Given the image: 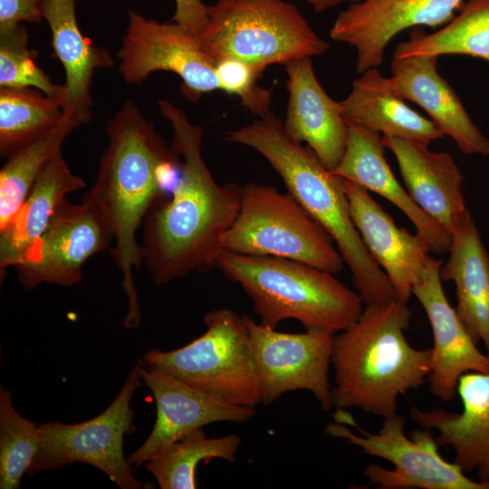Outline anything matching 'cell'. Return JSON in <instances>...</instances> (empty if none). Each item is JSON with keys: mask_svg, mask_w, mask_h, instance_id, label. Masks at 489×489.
Returning <instances> with one entry per match:
<instances>
[{"mask_svg": "<svg viewBox=\"0 0 489 489\" xmlns=\"http://www.w3.org/2000/svg\"><path fill=\"white\" fill-rule=\"evenodd\" d=\"M158 108L171 124V146L182 158L171 197L158 201L142 224L143 262L155 284L162 285L216 267L223 237L238 215L243 186L218 184L202 156L203 129L168 100H160Z\"/></svg>", "mask_w": 489, "mask_h": 489, "instance_id": "cell-1", "label": "cell"}, {"mask_svg": "<svg viewBox=\"0 0 489 489\" xmlns=\"http://www.w3.org/2000/svg\"><path fill=\"white\" fill-rule=\"evenodd\" d=\"M108 146L98 175L86 197L106 213L113 236L114 261L122 273L128 305L123 325L136 329L141 322L133 271L143 262L137 234L150 208L169 186H175L181 168L178 152L168 148L137 104L128 100L105 127Z\"/></svg>", "mask_w": 489, "mask_h": 489, "instance_id": "cell-2", "label": "cell"}, {"mask_svg": "<svg viewBox=\"0 0 489 489\" xmlns=\"http://www.w3.org/2000/svg\"><path fill=\"white\" fill-rule=\"evenodd\" d=\"M225 139L254 149L278 173L288 193L333 240L364 305L397 300L391 282L354 225L343 178L326 168L309 147L292 140L283 121L268 112L227 131Z\"/></svg>", "mask_w": 489, "mask_h": 489, "instance_id": "cell-3", "label": "cell"}, {"mask_svg": "<svg viewBox=\"0 0 489 489\" xmlns=\"http://www.w3.org/2000/svg\"><path fill=\"white\" fill-rule=\"evenodd\" d=\"M412 312L394 300L364 305L358 319L336 333L332 404L383 418L397 413L398 398L417 388L431 371L432 349L412 347L405 331Z\"/></svg>", "mask_w": 489, "mask_h": 489, "instance_id": "cell-4", "label": "cell"}, {"mask_svg": "<svg viewBox=\"0 0 489 489\" xmlns=\"http://www.w3.org/2000/svg\"><path fill=\"white\" fill-rule=\"evenodd\" d=\"M216 267L249 296L260 323L298 321L305 330L340 332L360 315V295L331 273L287 258L223 250Z\"/></svg>", "mask_w": 489, "mask_h": 489, "instance_id": "cell-5", "label": "cell"}, {"mask_svg": "<svg viewBox=\"0 0 489 489\" xmlns=\"http://www.w3.org/2000/svg\"><path fill=\"white\" fill-rule=\"evenodd\" d=\"M207 16L198 39L215 62L234 58L262 73L271 64L285 65L329 49L297 6L284 0H217Z\"/></svg>", "mask_w": 489, "mask_h": 489, "instance_id": "cell-6", "label": "cell"}, {"mask_svg": "<svg viewBox=\"0 0 489 489\" xmlns=\"http://www.w3.org/2000/svg\"><path fill=\"white\" fill-rule=\"evenodd\" d=\"M222 248L296 260L333 274L344 266L331 236L289 193L259 183L243 186L240 209Z\"/></svg>", "mask_w": 489, "mask_h": 489, "instance_id": "cell-7", "label": "cell"}, {"mask_svg": "<svg viewBox=\"0 0 489 489\" xmlns=\"http://www.w3.org/2000/svg\"><path fill=\"white\" fill-rule=\"evenodd\" d=\"M206 331L172 350H149L142 360L190 385L239 406L261 404L246 327L237 312L216 309L204 316Z\"/></svg>", "mask_w": 489, "mask_h": 489, "instance_id": "cell-8", "label": "cell"}, {"mask_svg": "<svg viewBox=\"0 0 489 489\" xmlns=\"http://www.w3.org/2000/svg\"><path fill=\"white\" fill-rule=\"evenodd\" d=\"M332 417L334 422L325 427L329 436L393 465L392 469L366 465L363 475L379 489H489V484L468 478L439 455L431 430L416 429L406 436V421L398 413L385 417L377 433L362 429L346 409L336 408Z\"/></svg>", "mask_w": 489, "mask_h": 489, "instance_id": "cell-9", "label": "cell"}, {"mask_svg": "<svg viewBox=\"0 0 489 489\" xmlns=\"http://www.w3.org/2000/svg\"><path fill=\"white\" fill-rule=\"evenodd\" d=\"M142 384L136 363L113 401L95 417L76 424L40 425V446L27 475L83 463L104 473L121 489L151 487L133 475L123 452L124 436L135 430L130 401Z\"/></svg>", "mask_w": 489, "mask_h": 489, "instance_id": "cell-10", "label": "cell"}, {"mask_svg": "<svg viewBox=\"0 0 489 489\" xmlns=\"http://www.w3.org/2000/svg\"><path fill=\"white\" fill-rule=\"evenodd\" d=\"M258 383L261 404L270 405L286 392L303 389L321 407H333L329 369L336 332L306 330L278 331L243 316Z\"/></svg>", "mask_w": 489, "mask_h": 489, "instance_id": "cell-11", "label": "cell"}, {"mask_svg": "<svg viewBox=\"0 0 489 489\" xmlns=\"http://www.w3.org/2000/svg\"><path fill=\"white\" fill-rule=\"evenodd\" d=\"M112 240L108 216L99 204L85 197L76 205L65 198L14 268L26 290L40 283L69 287L82 280L85 263Z\"/></svg>", "mask_w": 489, "mask_h": 489, "instance_id": "cell-12", "label": "cell"}, {"mask_svg": "<svg viewBox=\"0 0 489 489\" xmlns=\"http://www.w3.org/2000/svg\"><path fill=\"white\" fill-rule=\"evenodd\" d=\"M117 57L119 71L129 84L164 71L181 78V92L190 101L220 90L216 62L203 51L198 35L173 22L158 23L129 11Z\"/></svg>", "mask_w": 489, "mask_h": 489, "instance_id": "cell-13", "label": "cell"}, {"mask_svg": "<svg viewBox=\"0 0 489 489\" xmlns=\"http://www.w3.org/2000/svg\"><path fill=\"white\" fill-rule=\"evenodd\" d=\"M138 363L142 382L156 401L157 417L144 443L127 456L131 467H139L184 436L206 425L243 423L256 414L255 408L235 405L143 360Z\"/></svg>", "mask_w": 489, "mask_h": 489, "instance_id": "cell-14", "label": "cell"}, {"mask_svg": "<svg viewBox=\"0 0 489 489\" xmlns=\"http://www.w3.org/2000/svg\"><path fill=\"white\" fill-rule=\"evenodd\" d=\"M465 0H363L341 11L331 37L357 52L359 73L383 62L388 43L401 31L447 24Z\"/></svg>", "mask_w": 489, "mask_h": 489, "instance_id": "cell-15", "label": "cell"}, {"mask_svg": "<svg viewBox=\"0 0 489 489\" xmlns=\"http://www.w3.org/2000/svg\"><path fill=\"white\" fill-rule=\"evenodd\" d=\"M442 264L441 260L429 257L413 295L422 305L433 334L430 391L448 402L457 394L458 380L463 374L489 373V356L478 350L456 310L446 299L440 278Z\"/></svg>", "mask_w": 489, "mask_h": 489, "instance_id": "cell-16", "label": "cell"}, {"mask_svg": "<svg viewBox=\"0 0 489 489\" xmlns=\"http://www.w3.org/2000/svg\"><path fill=\"white\" fill-rule=\"evenodd\" d=\"M434 55L396 57L390 64L392 76L379 72V85L388 92L417 103L430 116L443 135L469 155H489V138L473 122L457 94L438 73Z\"/></svg>", "mask_w": 489, "mask_h": 489, "instance_id": "cell-17", "label": "cell"}, {"mask_svg": "<svg viewBox=\"0 0 489 489\" xmlns=\"http://www.w3.org/2000/svg\"><path fill=\"white\" fill-rule=\"evenodd\" d=\"M343 186L367 249L391 282L397 300L408 302L427 269L429 244L419 234L398 227L369 190L345 178Z\"/></svg>", "mask_w": 489, "mask_h": 489, "instance_id": "cell-18", "label": "cell"}, {"mask_svg": "<svg viewBox=\"0 0 489 489\" xmlns=\"http://www.w3.org/2000/svg\"><path fill=\"white\" fill-rule=\"evenodd\" d=\"M285 71L289 98L283 129L292 140L305 142L332 171L344 155L348 139L341 103L331 99L320 84L312 58L291 61Z\"/></svg>", "mask_w": 489, "mask_h": 489, "instance_id": "cell-19", "label": "cell"}, {"mask_svg": "<svg viewBox=\"0 0 489 489\" xmlns=\"http://www.w3.org/2000/svg\"><path fill=\"white\" fill-rule=\"evenodd\" d=\"M457 394L463 406L459 413L413 407L410 417L420 428L436 431L437 445L454 450V463L465 474L475 473L489 484V373L463 374Z\"/></svg>", "mask_w": 489, "mask_h": 489, "instance_id": "cell-20", "label": "cell"}, {"mask_svg": "<svg viewBox=\"0 0 489 489\" xmlns=\"http://www.w3.org/2000/svg\"><path fill=\"white\" fill-rule=\"evenodd\" d=\"M382 141L395 156L411 198L452 235L470 211L462 190L464 177L451 154L408 139L383 136Z\"/></svg>", "mask_w": 489, "mask_h": 489, "instance_id": "cell-21", "label": "cell"}, {"mask_svg": "<svg viewBox=\"0 0 489 489\" xmlns=\"http://www.w3.org/2000/svg\"><path fill=\"white\" fill-rule=\"evenodd\" d=\"M385 149L380 133L348 124L344 155L331 172L391 202L412 222L432 252L448 253L451 233L424 212L398 183L386 160Z\"/></svg>", "mask_w": 489, "mask_h": 489, "instance_id": "cell-22", "label": "cell"}, {"mask_svg": "<svg viewBox=\"0 0 489 489\" xmlns=\"http://www.w3.org/2000/svg\"><path fill=\"white\" fill-rule=\"evenodd\" d=\"M77 0H42L41 8L52 34L55 57L65 72L63 115L79 125L91 120V83L98 69H110L109 50L85 38L76 17Z\"/></svg>", "mask_w": 489, "mask_h": 489, "instance_id": "cell-23", "label": "cell"}, {"mask_svg": "<svg viewBox=\"0 0 489 489\" xmlns=\"http://www.w3.org/2000/svg\"><path fill=\"white\" fill-rule=\"evenodd\" d=\"M448 254L440 278L455 284V310L473 340L483 341L489 356V254L470 212L452 233Z\"/></svg>", "mask_w": 489, "mask_h": 489, "instance_id": "cell-24", "label": "cell"}, {"mask_svg": "<svg viewBox=\"0 0 489 489\" xmlns=\"http://www.w3.org/2000/svg\"><path fill=\"white\" fill-rule=\"evenodd\" d=\"M60 150L39 175L11 221L0 230L1 278L14 267L42 235L66 196L83 188Z\"/></svg>", "mask_w": 489, "mask_h": 489, "instance_id": "cell-25", "label": "cell"}, {"mask_svg": "<svg viewBox=\"0 0 489 489\" xmlns=\"http://www.w3.org/2000/svg\"><path fill=\"white\" fill-rule=\"evenodd\" d=\"M378 72L377 68L369 69L353 81L350 94L340 101L346 122L383 136L426 144L442 138L443 133L431 120L379 85Z\"/></svg>", "mask_w": 489, "mask_h": 489, "instance_id": "cell-26", "label": "cell"}, {"mask_svg": "<svg viewBox=\"0 0 489 489\" xmlns=\"http://www.w3.org/2000/svg\"><path fill=\"white\" fill-rule=\"evenodd\" d=\"M440 30L426 34L414 27L394 56L461 54L489 62V0H467Z\"/></svg>", "mask_w": 489, "mask_h": 489, "instance_id": "cell-27", "label": "cell"}, {"mask_svg": "<svg viewBox=\"0 0 489 489\" xmlns=\"http://www.w3.org/2000/svg\"><path fill=\"white\" fill-rule=\"evenodd\" d=\"M80 125L63 115L53 129L7 157L0 170V230L14 217L35 180Z\"/></svg>", "mask_w": 489, "mask_h": 489, "instance_id": "cell-28", "label": "cell"}, {"mask_svg": "<svg viewBox=\"0 0 489 489\" xmlns=\"http://www.w3.org/2000/svg\"><path fill=\"white\" fill-rule=\"evenodd\" d=\"M241 443L237 435L207 437L203 428H198L146 462L144 466L161 489H195L197 465L216 458L234 462Z\"/></svg>", "mask_w": 489, "mask_h": 489, "instance_id": "cell-29", "label": "cell"}, {"mask_svg": "<svg viewBox=\"0 0 489 489\" xmlns=\"http://www.w3.org/2000/svg\"><path fill=\"white\" fill-rule=\"evenodd\" d=\"M61 104L34 88H0V155L13 152L53 129Z\"/></svg>", "mask_w": 489, "mask_h": 489, "instance_id": "cell-30", "label": "cell"}, {"mask_svg": "<svg viewBox=\"0 0 489 489\" xmlns=\"http://www.w3.org/2000/svg\"><path fill=\"white\" fill-rule=\"evenodd\" d=\"M40 426L14 408L12 393L0 388V488H20L40 446Z\"/></svg>", "mask_w": 489, "mask_h": 489, "instance_id": "cell-31", "label": "cell"}, {"mask_svg": "<svg viewBox=\"0 0 489 489\" xmlns=\"http://www.w3.org/2000/svg\"><path fill=\"white\" fill-rule=\"evenodd\" d=\"M35 56L28 46V34L23 24L0 34V88H34L62 107L63 84H54L36 64Z\"/></svg>", "mask_w": 489, "mask_h": 489, "instance_id": "cell-32", "label": "cell"}, {"mask_svg": "<svg viewBox=\"0 0 489 489\" xmlns=\"http://www.w3.org/2000/svg\"><path fill=\"white\" fill-rule=\"evenodd\" d=\"M220 91L240 98L244 106L259 117L270 112L271 93L256 85L262 74L246 62L234 58L216 62Z\"/></svg>", "mask_w": 489, "mask_h": 489, "instance_id": "cell-33", "label": "cell"}, {"mask_svg": "<svg viewBox=\"0 0 489 489\" xmlns=\"http://www.w3.org/2000/svg\"><path fill=\"white\" fill-rule=\"evenodd\" d=\"M42 0H0V34L10 32L22 23H41Z\"/></svg>", "mask_w": 489, "mask_h": 489, "instance_id": "cell-34", "label": "cell"}, {"mask_svg": "<svg viewBox=\"0 0 489 489\" xmlns=\"http://www.w3.org/2000/svg\"><path fill=\"white\" fill-rule=\"evenodd\" d=\"M176 10L171 22L199 35L207 23L208 5L202 0H175Z\"/></svg>", "mask_w": 489, "mask_h": 489, "instance_id": "cell-35", "label": "cell"}, {"mask_svg": "<svg viewBox=\"0 0 489 489\" xmlns=\"http://www.w3.org/2000/svg\"><path fill=\"white\" fill-rule=\"evenodd\" d=\"M361 1L363 0H307V2L312 5L314 11L316 12L324 11L343 2H350L354 4Z\"/></svg>", "mask_w": 489, "mask_h": 489, "instance_id": "cell-36", "label": "cell"}]
</instances>
